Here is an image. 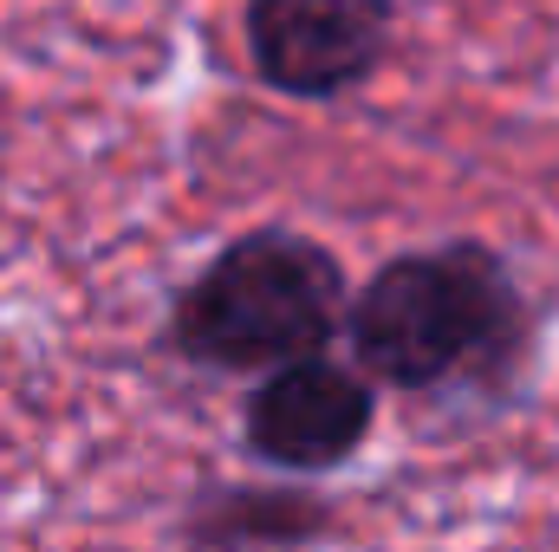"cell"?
<instances>
[{
    "label": "cell",
    "instance_id": "1",
    "mask_svg": "<svg viewBox=\"0 0 559 552\" xmlns=\"http://www.w3.org/2000/svg\"><path fill=\"white\" fill-rule=\"evenodd\" d=\"M358 371L404 397H488L534 351V305L514 267L481 241H442L384 261L345 319Z\"/></svg>",
    "mask_w": 559,
    "mask_h": 552
},
{
    "label": "cell",
    "instance_id": "2",
    "mask_svg": "<svg viewBox=\"0 0 559 552\" xmlns=\"http://www.w3.org/2000/svg\"><path fill=\"white\" fill-rule=\"evenodd\" d=\"M345 319L352 286L332 248L299 228H248L176 292L163 345L195 371H280L319 358Z\"/></svg>",
    "mask_w": 559,
    "mask_h": 552
},
{
    "label": "cell",
    "instance_id": "3",
    "mask_svg": "<svg viewBox=\"0 0 559 552\" xmlns=\"http://www.w3.org/2000/svg\"><path fill=\"white\" fill-rule=\"evenodd\" d=\"M378 429V377L319 358H293L261 371L241 410V442L261 468L280 475H325L345 468Z\"/></svg>",
    "mask_w": 559,
    "mask_h": 552
},
{
    "label": "cell",
    "instance_id": "4",
    "mask_svg": "<svg viewBox=\"0 0 559 552\" xmlns=\"http://www.w3.org/2000/svg\"><path fill=\"white\" fill-rule=\"evenodd\" d=\"M397 0H248V59L280 98H345L391 52Z\"/></svg>",
    "mask_w": 559,
    "mask_h": 552
},
{
    "label": "cell",
    "instance_id": "5",
    "mask_svg": "<svg viewBox=\"0 0 559 552\" xmlns=\"http://www.w3.org/2000/svg\"><path fill=\"white\" fill-rule=\"evenodd\" d=\"M332 527V507L306 488H202L182 514V540L195 552H286Z\"/></svg>",
    "mask_w": 559,
    "mask_h": 552
},
{
    "label": "cell",
    "instance_id": "6",
    "mask_svg": "<svg viewBox=\"0 0 559 552\" xmlns=\"http://www.w3.org/2000/svg\"><path fill=\"white\" fill-rule=\"evenodd\" d=\"M0 182H7V169H0Z\"/></svg>",
    "mask_w": 559,
    "mask_h": 552
}]
</instances>
